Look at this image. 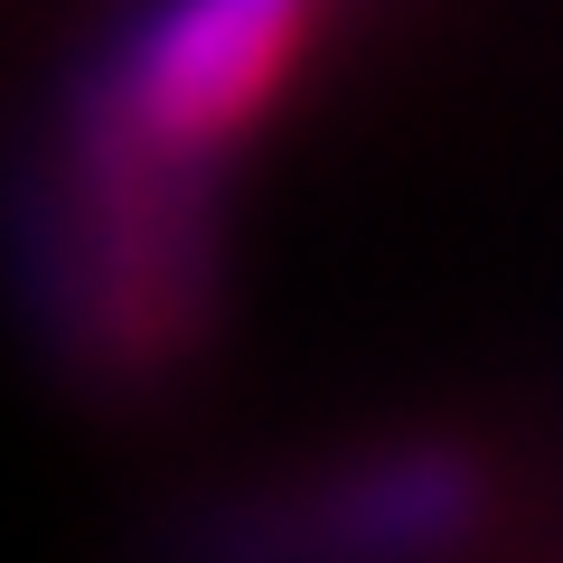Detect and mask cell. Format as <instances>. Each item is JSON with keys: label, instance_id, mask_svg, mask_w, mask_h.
Instances as JSON below:
<instances>
[{"label": "cell", "instance_id": "cell-1", "mask_svg": "<svg viewBox=\"0 0 563 563\" xmlns=\"http://www.w3.org/2000/svg\"><path fill=\"white\" fill-rule=\"evenodd\" d=\"M310 0H179L132 57L113 66V151L188 161L263 103L273 66L291 57Z\"/></svg>", "mask_w": 563, "mask_h": 563}]
</instances>
